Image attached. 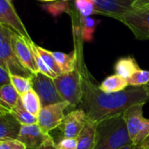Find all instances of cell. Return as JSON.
<instances>
[{"label": "cell", "instance_id": "22", "mask_svg": "<svg viewBox=\"0 0 149 149\" xmlns=\"http://www.w3.org/2000/svg\"><path fill=\"white\" fill-rule=\"evenodd\" d=\"M28 42H29V45L31 48V51H32V54H33V57H34V59H35V62L37 64V66L38 68V71L39 72H42L52 79H55L57 77V75L45 64L44 60L42 59L41 56L39 55L38 50H37V45L31 40V38H29L28 39Z\"/></svg>", "mask_w": 149, "mask_h": 149}, {"label": "cell", "instance_id": "1", "mask_svg": "<svg viewBox=\"0 0 149 149\" xmlns=\"http://www.w3.org/2000/svg\"><path fill=\"white\" fill-rule=\"evenodd\" d=\"M82 74L83 98L81 107L87 120L99 123L105 120L122 115L129 107L146 104L149 100V88L147 86H127L118 93H103L91 80L86 72Z\"/></svg>", "mask_w": 149, "mask_h": 149}, {"label": "cell", "instance_id": "35", "mask_svg": "<svg viewBox=\"0 0 149 149\" xmlns=\"http://www.w3.org/2000/svg\"><path fill=\"white\" fill-rule=\"evenodd\" d=\"M4 113H10V109L6 107H4L1 102H0V114Z\"/></svg>", "mask_w": 149, "mask_h": 149}, {"label": "cell", "instance_id": "29", "mask_svg": "<svg viewBox=\"0 0 149 149\" xmlns=\"http://www.w3.org/2000/svg\"><path fill=\"white\" fill-rule=\"evenodd\" d=\"M0 149H26V148L17 140H2L0 141Z\"/></svg>", "mask_w": 149, "mask_h": 149}, {"label": "cell", "instance_id": "25", "mask_svg": "<svg viewBox=\"0 0 149 149\" xmlns=\"http://www.w3.org/2000/svg\"><path fill=\"white\" fill-rule=\"evenodd\" d=\"M82 36L86 41H91L93 38L98 22L90 17H82Z\"/></svg>", "mask_w": 149, "mask_h": 149}, {"label": "cell", "instance_id": "36", "mask_svg": "<svg viewBox=\"0 0 149 149\" xmlns=\"http://www.w3.org/2000/svg\"><path fill=\"white\" fill-rule=\"evenodd\" d=\"M122 149H135V146L134 145H130V146L126 147V148H124Z\"/></svg>", "mask_w": 149, "mask_h": 149}, {"label": "cell", "instance_id": "23", "mask_svg": "<svg viewBox=\"0 0 149 149\" xmlns=\"http://www.w3.org/2000/svg\"><path fill=\"white\" fill-rule=\"evenodd\" d=\"M37 50L39 53V55L41 56L42 59L44 60L45 64L58 76V75H60L62 74V71L61 69L59 68L58 65L57 64L54 57L52 56V53L51 51H48L39 45H37Z\"/></svg>", "mask_w": 149, "mask_h": 149}, {"label": "cell", "instance_id": "2", "mask_svg": "<svg viewBox=\"0 0 149 149\" xmlns=\"http://www.w3.org/2000/svg\"><path fill=\"white\" fill-rule=\"evenodd\" d=\"M133 145L122 115L96 124L94 149H122Z\"/></svg>", "mask_w": 149, "mask_h": 149}, {"label": "cell", "instance_id": "5", "mask_svg": "<svg viewBox=\"0 0 149 149\" xmlns=\"http://www.w3.org/2000/svg\"><path fill=\"white\" fill-rule=\"evenodd\" d=\"M32 89L39 97L42 107L64 101L59 95L53 79L42 73L38 72L31 76Z\"/></svg>", "mask_w": 149, "mask_h": 149}, {"label": "cell", "instance_id": "9", "mask_svg": "<svg viewBox=\"0 0 149 149\" xmlns=\"http://www.w3.org/2000/svg\"><path fill=\"white\" fill-rule=\"evenodd\" d=\"M0 24L23 38H31L26 27L15 10L11 0H0Z\"/></svg>", "mask_w": 149, "mask_h": 149}, {"label": "cell", "instance_id": "16", "mask_svg": "<svg viewBox=\"0 0 149 149\" xmlns=\"http://www.w3.org/2000/svg\"><path fill=\"white\" fill-rule=\"evenodd\" d=\"M127 86H128L127 79L115 73L113 75H110L107 77L99 86V89L103 93H112L120 92L126 89Z\"/></svg>", "mask_w": 149, "mask_h": 149}, {"label": "cell", "instance_id": "31", "mask_svg": "<svg viewBox=\"0 0 149 149\" xmlns=\"http://www.w3.org/2000/svg\"><path fill=\"white\" fill-rule=\"evenodd\" d=\"M12 33H14V32H12L9 28L5 27V26H3V24H0V45L4 41L10 38Z\"/></svg>", "mask_w": 149, "mask_h": 149}, {"label": "cell", "instance_id": "13", "mask_svg": "<svg viewBox=\"0 0 149 149\" xmlns=\"http://www.w3.org/2000/svg\"><path fill=\"white\" fill-rule=\"evenodd\" d=\"M144 104H139L127 108L122 114L123 120L126 123L129 137L134 143L139 132L141 131L145 117L143 116Z\"/></svg>", "mask_w": 149, "mask_h": 149}, {"label": "cell", "instance_id": "24", "mask_svg": "<svg viewBox=\"0 0 149 149\" xmlns=\"http://www.w3.org/2000/svg\"><path fill=\"white\" fill-rule=\"evenodd\" d=\"M10 84L16 89L19 95L32 89L31 78H26L17 75H10Z\"/></svg>", "mask_w": 149, "mask_h": 149}, {"label": "cell", "instance_id": "11", "mask_svg": "<svg viewBox=\"0 0 149 149\" xmlns=\"http://www.w3.org/2000/svg\"><path fill=\"white\" fill-rule=\"evenodd\" d=\"M86 121V114L81 108L75 109L65 115L62 123L58 127L63 138H77L83 130Z\"/></svg>", "mask_w": 149, "mask_h": 149}, {"label": "cell", "instance_id": "3", "mask_svg": "<svg viewBox=\"0 0 149 149\" xmlns=\"http://www.w3.org/2000/svg\"><path fill=\"white\" fill-rule=\"evenodd\" d=\"M53 81L59 95L71 107L81 104L83 98L82 74L78 65L75 70L58 75Z\"/></svg>", "mask_w": 149, "mask_h": 149}, {"label": "cell", "instance_id": "10", "mask_svg": "<svg viewBox=\"0 0 149 149\" xmlns=\"http://www.w3.org/2000/svg\"><path fill=\"white\" fill-rule=\"evenodd\" d=\"M28 39L29 38H23L20 35H17L16 33H12L11 38H10V43H11V47L13 49V52H15L17 58L20 60V62L32 74H35V73L39 72V71L35 62L32 51L29 45Z\"/></svg>", "mask_w": 149, "mask_h": 149}, {"label": "cell", "instance_id": "32", "mask_svg": "<svg viewBox=\"0 0 149 149\" xmlns=\"http://www.w3.org/2000/svg\"><path fill=\"white\" fill-rule=\"evenodd\" d=\"M7 84H10V75L7 71L0 66V87Z\"/></svg>", "mask_w": 149, "mask_h": 149}, {"label": "cell", "instance_id": "6", "mask_svg": "<svg viewBox=\"0 0 149 149\" xmlns=\"http://www.w3.org/2000/svg\"><path fill=\"white\" fill-rule=\"evenodd\" d=\"M95 14L120 20L126 14L133 10L141 0H93Z\"/></svg>", "mask_w": 149, "mask_h": 149}, {"label": "cell", "instance_id": "20", "mask_svg": "<svg viewBox=\"0 0 149 149\" xmlns=\"http://www.w3.org/2000/svg\"><path fill=\"white\" fill-rule=\"evenodd\" d=\"M10 113L21 125H31L38 123V117L30 113L23 106L20 97L17 102L10 108Z\"/></svg>", "mask_w": 149, "mask_h": 149}, {"label": "cell", "instance_id": "33", "mask_svg": "<svg viewBox=\"0 0 149 149\" xmlns=\"http://www.w3.org/2000/svg\"><path fill=\"white\" fill-rule=\"evenodd\" d=\"M31 149H57L56 148V144L53 141V139L51 137L50 139H48L42 146H40L39 148H31Z\"/></svg>", "mask_w": 149, "mask_h": 149}, {"label": "cell", "instance_id": "12", "mask_svg": "<svg viewBox=\"0 0 149 149\" xmlns=\"http://www.w3.org/2000/svg\"><path fill=\"white\" fill-rule=\"evenodd\" d=\"M51 137L49 134L43 132L38 123H36L31 125H21L17 140L22 142L26 149H31L39 148Z\"/></svg>", "mask_w": 149, "mask_h": 149}, {"label": "cell", "instance_id": "15", "mask_svg": "<svg viewBox=\"0 0 149 149\" xmlns=\"http://www.w3.org/2000/svg\"><path fill=\"white\" fill-rule=\"evenodd\" d=\"M96 138V123L86 121L83 130L77 137L76 149H94Z\"/></svg>", "mask_w": 149, "mask_h": 149}, {"label": "cell", "instance_id": "34", "mask_svg": "<svg viewBox=\"0 0 149 149\" xmlns=\"http://www.w3.org/2000/svg\"><path fill=\"white\" fill-rule=\"evenodd\" d=\"M137 147L140 149H149V135L141 145H139Z\"/></svg>", "mask_w": 149, "mask_h": 149}, {"label": "cell", "instance_id": "38", "mask_svg": "<svg viewBox=\"0 0 149 149\" xmlns=\"http://www.w3.org/2000/svg\"><path fill=\"white\" fill-rule=\"evenodd\" d=\"M135 149H140V148H138L137 146H135Z\"/></svg>", "mask_w": 149, "mask_h": 149}, {"label": "cell", "instance_id": "17", "mask_svg": "<svg viewBox=\"0 0 149 149\" xmlns=\"http://www.w3.org/2000/svg\"><path fill=\"white\" fill-rule=\"evenodd\" d=\"M57 64L62 71V73H66L75 70L77 66V54L73 51L71 53L61 52H52Z\"/></svg>", "mask_w": 149, "mask_h": 149}, {"label": "cell", "instance_id": "21", "mask_svg": "<svg viewBox=\"0 0 149 149\" xmlns=\"http://www.w3.org/2000/svg\"><path fill=\"white\" fill-rule=\"evenodd\" d=\"M18 99L19 94L11 84H7L0 87V102L10 110L17 102Z\"/></svg>", "mask_w": 149, "mask_h": 149}, {"label": "cell", "instance_id": "26", "mask_svg": "<svg viewBox=\"0 0 149 149\" xmlns=\"http://www.w3.org/2000/svg\"><path fill=\"white\" fill-rule=\"evenodd\" d=\"M128 86H142L149 83V71L140 69L127 79Z\"/></svg>", "mask_w": 149, "mask_h": 149}, {"label": "cell", "instance_id": "28", "mask_svg": "<svg viewBox=\"0 0 149 149\" xmlns=\"http://www.w3.org/2000/svg\"><path fill=\"white\" fill-rule=\"evenodd\" d=\"M149 135V119H145L143 126L141 129V131L139 132L135 141H134L133 145L134 146H139L141 145Z\"/></svg>", "mask_w": 149, "mask_h": 149}, {"label": "cell", "instance_id": "27", "mask_svg": "<svg viewBox=\"0 0 149 149\" xmlns=\"http://www.w3.org/2000/svg\"><path fill=\"white\" fill-rule=\"evenodd\" d=\"M75 5L82 17H90L95 14V6L93 0H75Z\"/></svg>", "mask_w": 149, "mask_h": 149}, {"label": "cell", "instance_id": "4", "mask_svg": "<svg viewBox=\"0 0 149 149\" xmlns=\"http://www.w3.org/2000/svg\"><path fill=\"white\" fill-rule=\"evenodd\" d=\"M120 21L132 31L137 39L149 38V3L141 0L139 4Z\"/></svg>", "mask_w": 149, "mask_h": 149}, {"label": "cell", "instance_id": "30", "mask_svg": "<svg viewBox=\"0 0 149 149\" xmlns=\"http://www.w3.org/2000/svg\"><path fill=\"white\" fill-rule=\"evenodd\" d=\"M78 141L77 138H63L56 144L57 149H76Z\"/></svg>", "mask_w": 149, "mask_h": 149}, {"label": "cell", "instance_id": "18", "mask_svg": "<svg viewBox=\"0 0 149 149\" xmlns=\"http://www.w3.org/2000/svg\"><path fill=\"white\" fill-rule=\"evenodd\" d=\"M140 69L136 60L131 57L120 58L114 65L115 73L127 79Z\"/></svg>", "mask_w": 149, "mask_h": 149}, {"label": "cell", "instance_id": "8", "mask_svg": "<svg viewBox=\"0 0 149 149\" xmlns=\"http://www.w3.org/2000/svg\"><path fill=\"white\" fill-rule=\"evenodd\" d=\"M0 66L7 71L10 75L26 78H31L33 75L16 56L11 47L10 38L7 39L0 45Z\"/></svg>", "mask_w": 149, "mask_h": 149}, {"label": "cell", "instance_id": "39", "mask_svg": "<svg viewBox=\"0 0 149 149\" xmlns=\"http://www.w3.org/2000/svg\"><path fill=\"white\" fill-rule=\"evenodd\" d=\"M147 86H148V88H149V83H148V85H147Z\"/></svg>", "mask_w": 149, "mask_h": 149}, {"label": "cell", "instance_id": "14", "mask_svg": "<svg viewBox=\"0 0 149 149\" xmlns=\"http://www.w3.org/2000/svg\"><path fill=\"white\" fill-rule=\"evenodd\" d=\"M21 128V124L10 113L0 114V141L17 140Z\"/></svg>", "mask_w": 149, "mask_h": 149}, {"label": "cell", "instance_id": "19", "mask_svg": "<svg viewBox=\"0 0 149 149\" xmlns=\"http://www.w3.org/2000/svg\"><path fill=\"white\" fill-rule=\"evenodd\" d=\"M19 97H20V100L24 107L30 113L38 117L42 108V105H41L39 97L38 96L36 92L33 89H31L28 92L19 95Z\"/></svg>", "mask_w": 149, "mask_h": 149}, {"label": "cell", "instance_id": "7", "mask_svg": "<svg viewBox=\"0 0 149 149\" xmlns=\"http://www.w3.org/2000/svg\"><path fill=\"white\" fill-rule=\"evenodd\" d=\"M65 101L43 107L38 115V125L45 134L58 128L65 117V110L69 107Z\"/></svg>", "mask_w": 149, "mask_h": 149}, {"label": "cell", "instance_id": "37", "mask_svg": "<svg viewBox=\"0 0 149 149\" xmlns=\"http://www.w3.org/2000/svg\"><path fill=\"white\" fill-rule=\"evenodd\" d=\"M41 1H46V2H49V1H55V0H41Z\"/></svg>", "mask_w": 149, "mask_h": 149}]
</instances>
